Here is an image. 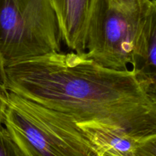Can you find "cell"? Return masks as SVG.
<instances>
[{"label":"cell","mask_w":156,"mask_h":156,"mask_svg":"<svg viewBox=\"0 0 156 156\" xmlns=\"http://www.w3.org/2000/svg\"><path fill=\"white\" fill-rule=\"evenodd\" d=\"M5 88L77 123L121 128L137 140L156 133V105L132 70L101 66L84 54L51 53L5 68Z\"/></svg>","instance_id":"6da1fadb"},{"label":"cell","mask_w":156,"mask_h":156,"mask_svg":"<svg viewBox=\"0 0 156 156\" xmlns=\"http://www.w3.org/2000/svg\"><path fill=\"white\" fill-rule=\"evenodd\" d=\"M3 123L28 156H100L74 119L9 91Z\"/></svg>","instance_id":"7a4b0ae2"},{"label":"cell","mask_w":156,"mask_h":156,"mask_svg":"<svg viewBox=\"0 0 156 156\" xmlns=\"http://www.w3.org/2000/svg\"><path fill=\"white\" fill-rule=\"evenodd\" d=\"M50 0H0V56L5 68L61 51Z\"/></svg>","instance_id":"3957f363"},{"label":"cell","mask_w":156,"mask_h":156,"mask_svg":"<svg viewBox=\"0 0 156 156\" xmlns=\"http://www.w3.org/2000/svg\"><path fill=\"white\" fill-rule=\"evenodd\" d=\"M146 13H126L114 7L108 0H98L87 30L85 56L111 69H129Z\"/></svg>","instance_id":"277c9868"},{"label":"cell","mask_w":156,"mask_h":156,"mask_svg":"<svg viewBox=\"0 0 156 156\" xmlns=\"http://www.w3.org/2000/svg\"><path fill=\"white\" fill-rule=\"evenodd\" d=\"M130 65L136 82L156 105V0H151L142 21Z\"/></svg>","instance_id":"5b68a950"},{"label":"cell","mask_w":156,"mask_h":156,"mask_svg":"<svg viewBox=\"0 0 156 156\" xmlns=\"http://www.w3.org/2000/svg\"><path fill=\"white\" fill-rule=\"evenodd\" d=\"M98 0H50L62 42L71 51L84 54L90 18Z\"/></svg>","instance_id":"8992f818"},{"label":"cell","mask_w":156,"mask_h":156,"mask_svg":"<svg viewBox=\"0 0 156 156\" xmlns=\"http://www.w3.org/2000/svg\"><path fill=\"white\" fill-rule=\"evenodd\" d=\"M77 123L100 156L106 152L122 156H134L140 140L133 137L121 128L95 121Z\"/></svg>","instance_id":"52a82bcc"},{"label":"cell","mask_w":156,"mask_h":156,"mask_svg":"<svg viewBox=\"0 0 156 156\" xmlns=\"http://www.w3.org/2000/svg\"><path fill=\"white\" fill-rule=\"evenodd\" d=\"M0 156H28L6 127L0 126Z\"/></svg>","instance_id":"ba28073f"},{"label":"cell","mask_w":156,"mask_h":156,"mask_svg":"<svg viewBox=\"0 0 156 156\" xmlns=\"http://www.w3.org/2000/svg\"><path fill=\"white\" fill-rule=\"evenodd\" d=\"M114 7L123 12L129 14H145L151 0H108Z\"/></svg>","instance_id":"9c48e42d"},{"label":"cell","mask_w":156,"mask_h":156,"mask_svg":"<svg viewBox=\"0 0 156 156\" xmlns=\"http://www.w3.org/2000/svg\"><path fill=\"white\" fill-rule=\"evenodd\" d=\"M134 156H156V133L139 140Z\"/></svg>","instance_id":"30bf717a"},{"label":"cell","mask_w":156,"mask_h":156,"mask_svg":"<svg viewBox=\"0 0 156 156\" xmlns=\"http://www.w3.org/2000/svg\"><path fill=\"white\" fill-rule=\"evenodd\" d=\"M8 98H9V91L5 87L0 85V126H2L4 120L5 111L7 105Z\"/></svg>","instance_id":"8fae6325"},{"label":"cell","mask_w":156,"mask_h":156,"mask_svg":"<svg viewBox=\"0 0 156 156\" xmlns=\"http://www.w3.org/2000/svg\"><path fill=\"white\" fill-rule=\"evenodd\" d=\"M5 68L4 64L2 60L1 56H0V85L5 87Z\"/></svg>","instance_id":"7c38bea8"},{"label":"cell","mask_w":156,"mask_h":156,"mask_svg":"<svg viewBox=\"0 0 156 156\" xmlns=\"http://www.w3.org/2000/svg\"><path fill=\"white\" fill-rule=\"evenodd\" d=\"M101 156H122L120 155H118V154L116 153H113V152H106L102 153Z\"/></svg>","instance_id":"4fadbf2b"}]
</instances>
